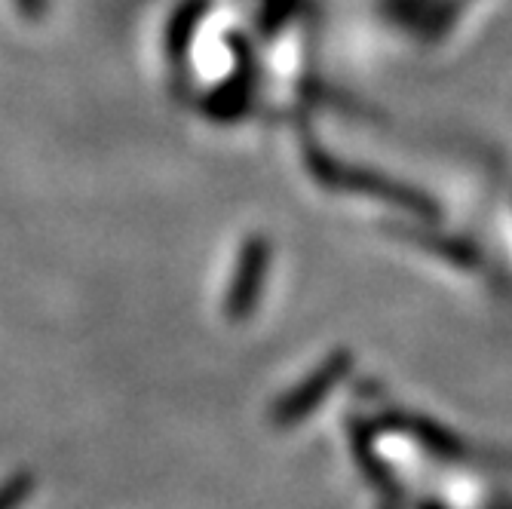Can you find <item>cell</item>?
Listing matches in <instances>:
<instances>
[{
	"label": "cell",
	"mask_w": 512,
	"mask_h": 509,
	"mask_svg": "<svg viewBox=\"0 0 512 509\" xmlns=\"http://www.w3.org/2000/svg\"><path fill=\"white\" fill-rule=\"evenodd\" d=\"M31 494V476H16L0 485V509H19V503Z\"/></svg>",
	"instance_id": "obj_1"
}]
</instances>
